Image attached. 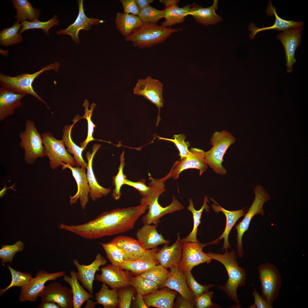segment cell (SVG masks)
Masks as SVG:
<instances>
[{
	"label": "cell",
	"mask_w": 308,
	"mask_h": 308,
	"mask_svg": "<svg viewBox=\"0 0 308 308\" xmlns=\"http://www.w3.org/2000/svg\"><path fill=\"white\" fill-rule=\"evenodd\" d=\"M148 208L145 203L104 212L95 219L77 225L64 226V229L83 238L94 239L119 234L132 229Z\"/></svg>",
	"instance_id": "1"
},
{
	"label": "cell",
	"mask_w": 308,
	"mask_h": 308,
	"mask_svg": "<svg viewBox=\"0 0 308 308\" xmlns=\"http://www.w3.org/2000/svg\"><path fill=\"white\" fill-rule=\"evenodd\" d=\"M206 255L212 260L217 261L225 267L227 271L228 278L224 285L219 288L224 291L228 296L237 304L238 308L241 307L238 299L237 289L239 287L244 286L246 279L245 270L240 267L237 261V256L234 250L230 252L225 250L223 254L209 252Z\"/></svg>",
	"instance_id": "2"
},
{
	"label": "cell",
	"mask_w": 308,
	"mask_h": 308,
	"mask_svg": "<svg viewBox=\"0 0 308 308\" xmlns=\"http://www.w3.org/2000/svg\"><path fill=\"white\" fill-rule=\"evenodd\" d=\"M149 184L151 188L150 194L141 199V203H145L148 206V213L142 218L144 224H159L160 218L166 214L171 213L184 209V206L176 198L172 196V201L168 206L163 207L159 203L158 199L160 195L165 191L164 182L161 179H155L150 178Z\"/></svg>",
	"instance_id": "3"
},
{
	"label": "cell",
	"mask_w": 308,
	"mask_h": 308,
	"mask_svg": "<svg viewBox=\"0 0 308 308\" xmlns=\"http://www.w3.org/2000/svg\"><path fill=\"white\" fill-rule=\"evenodd\" d=\"M181 30L153 23L143 24L125 37V40L132 42L135 47L144 48L163 42L171 34Z\"/></svg>",
	"instance_id": "4"
},
{
	"label": "cell",
	"mask_w": 308,
	"mask_h": 308,
	"mask_svg": "<svg viewBox=\"0 0 308 308\" xmlns=\"http://www.w3.org/2000/svg\"><path fill=\"white\" fill-rule=\"evenodd\" d=\"M212 147L205 152L206 163L215 173L221 175L226 174V170L222 165L223 156L228 149L236 139L226 130L214 133L210 139Z\"/></svg>",
	"instance_id": "5"
},
{
	"label": "cell",
	"mask_w": 308,
	"mask_h": 308,
	"mask_svg": "<svg viewBox=\"0 0 308 308\" xmlns=\"http://www.w3.org/2000/svg\"><path fill=\"white\" fill-rule=\"evenodd\" d=\"M60 65L59 63L56 62L42 67L40 70L33 74L23 73L13 77L1 73L0 84L1 86L14 91L32 95L42 102L50 109L45 102L35 91L32 84L35 79L40 74L45 71L52 70L57 72Z\"/></svg>",
	"instance_id": "6"
},
{
	"label": "cell",
	"mask_w": 308,
	"mask_h": 308,
	"mask_svg": "<svg viewBox=\"0 0 308 308\" xmlns=\"http://www.w3.org/2000/svg\"><path fill=\"white\" fill-rule=\"evenodd\" d=\"M25 130L19 134L20 146L24 151V159L27 164L32 165L39 158L45 156L41 134L37 130L33 121L27 119Z\"/></svg>",
	"instance_id": "7"
},
{
	"label": "cell",
	"mask_w": 308,
	"mask_h": 308,
	"mask_svg": "<svg viewBox=\"0 0 308 308\" xmlns=\"http://www.w3.org/2000/svg\"><path fill=\"white\" fill-rule=\"evenodd\" d=\"M260 282L261 296L272 306L278 297L281 286L282 279L278 269L269 262L259 265L258 268Z\"/></svg>",
	"instance_id": "8"
},
{
	"label": "cell",
	"mask_w": 308,
	"mask_h": 308,
	"mask_svg": "<svg viewBox=\"0 0 308 308\" xmlns=\"http://www.w3.org/2000/svg\"><path fill=\"white\" fill-rule=\"evenodd\" d=\"M255 197L247 213L242 220L237 225L235 228L237 231L236 247L238 255L242 258L244 251L242 238L244 233L248 230L250 222L253 217L257 214L264 215V211L263 209L264 203L270 200L271 197L269 194L262 186L258 185L254 189Z\"/></svg>",
	"instance_id": "9"
},
{
	"label": "cell",
	"mask_w": 308,
	"mask_h": 308,
	"mask_svg": "<svg viewBox=\"0 0 308 308\" xmlns=\"http://www.w3.org/2000/svg\"><path fill=\"white\" fill-rule=\"evenodd\" d=\"M41 135L44 153L49 159V165L52 170L62 166V162L75 166L74 158L68 152L62 140L56 139L48 131L43 132Z\"/></svg>",
	"instance_id": "10"
},
{
	"label": "cell",
	"mask_w": 308,
	"mask_h": 308,
	"mask_svg": "<svg viewBox=\"0 0 308 308\" xmlns=\"http://www.w3.org/2000/svg\"><path fill=\"white\" fill-rule=\"evenodd\" d=\"M163 84L158 80L148 76L144 79H139L133 89V93L135 95L143 96L156 105L158 108L156 126L158 125L160 120V109L163 107Z\"/></svg>",
	"instance_id": "11"
},
{
	"label": "cell",
	"mask_w": 308,
	"mask_h": 308,
	"mask_svg": "<svg viewBox=\"0 0 308 308\" xmlns=\"http://www.w3.org/2000/svg\"><path fill=\"white\" fill-rule=\"evenodd\" d=\"M190 153L177 162H176L169 173L163 179L165 181L170 177L176 180L184 170L189 169H196L199 171L201 176L208 168L205 161V152L196 148H191Z\"/></svg>",
	"instance_id": "12"
},
{
	"label": "cell",
	"mask_w": 308,
	"mask_h": 308,
	"mask_svg": "<svg viewBox=\"0 0 308 308\" xmlns=\"http://www.w3.org/2000/svg\"><path fill=\"white\" fill-rule=\"evenodd\" d=\"M65 275V272L63 271L52 273H48L44 270L39 271L35 277H33L27 285L21 288L19 296V301L35 302L47 281L54 280Z\"/></svg>",
	"instance_id": "13"
},
{
	"label": "cell",
	"mask_w": 308,
	"mask_h": 308,
	"mask_svg": "<svg viewBox=\"0 0 308 308\" xmlns=\"http://www.w3.org/2000/svg\"><path fill=\"white\" fill-rule=\"evenodd\" d=\"M208 244L197 242L183 243L182 257L178 266L184 272L191 271L194 267L200 264L210 263L212 260L203 251Z\"/></svg>",
	"instance_id": "14"
},
{
	"label": "cell",
	"mask_w": 308,
	"mask_h": 308,
	"mask_svg": "<svg viewBox=\"0 0 308 308\" xmlns=\"http://www.w3.org/2000/svg\"><path fill=\"white\" fill-rule=\"evenodd\" d=\"M303 27L289 29L279 33L277 38L281 42L285 52L287 72L293 71V64L296 62L295 54L301 44Z\"/></svg>",
	"instance_id": "15"
},
{
	"label": "cell",
	"mask_w": 308,
	"mask_h": 308,
	"mask_svg": "<svg viewBox=\"0 0 308 308\" xmlns=\"http://www.w3.org/2000/svg\"><path fill=\"white\" fill-rule=\"evenodd\" d=\"M38 297L43 302L56 303L60 308L73 307L72 294L70 289L63 286L58 282L45 286Z\"/></svg>",
	"instance_id": "16"
},
{
	"label": "cell",
	"mask_w": 308,
	"mask_h": 308,
	"mask_svg": "<svg viewBox=\"0 0 308 308\" xmlns=\"http://www.w3.org/2000/svg\"><path fill=\"white\" fill-rule=\"evenodd\" d=\"M78 4L79 7L78 13L75 21L66 28L59 30L56 33L59 35H70L72 40L79 44L80 41L78 35L80 30L82 29L88 31L90 30L92 25H97L103 23L104 21L93 17L89 18L86 16L84 11L83 0H78Z\"/></svg>",
	"instance_id": "17"
},
{
	"label": "cell",
	"mask_w": 308,
	"mask_h": 308,
	"mask_svg": "<svg viewBox=\"0 0 308 308\" xmlns=\"http://www.w3.org/2000/svg\"><path fill=\"white\" fill-rule=\"evenodd\" d=\"M62 164L63 169L68 168L70 170L77 186L76 193L74 195L70 196V205L74 204L79 200L81 208L84 210L88 202L90 192L86 168L78 166L74 167L63 162Z\"/></svg>",
	"instance_id": "18"
},
{
	"label": "cell",
	"mask_w": 308,
	"mask_h": 308,
	"mask_svg": "<svg viewBox=\"0 0 308 308\" xmlns=\"http://www.w3.org/2000/svg\"><path fill=\"white\" fill-rule=\"evenodd\" d=\"M101 274H96L95 279L112 289H119L128 286L131 277L128 272L112 264L101 268Z\"/></svg>",
	"instance_id": "19"
},
{
	"label": "cell",
	"mask_w": 308,
	"mask_h": 308,
	"mask_svg": "<svg viewBox=\"0 0 308 308\" xmlns=\"http://www.w3.org/2000/svg\"><path fill=\"white\" fill-rule=\"evenodd\" d=\"M73 263L78 271L76 275L78 280L90 293L93 294V283L95 279L96 273L101 270L99 268L101 266L106 264V260L100 254H98L94 260L88 265H81L76 259L73 260Z\"/></svg>",
	"instance_id": "20"
},
{
	"label": "cell",
	"mask_w": 308,
	"mask_h": 308,
	"mask_svg": "<svg viewBox=\"0 0 308 308\" xmlns=\"http://www.w3.org/2000/svg\"><path fill=\"white\" fill-rule=\"evenodd\" d=\"M177 236L176 240L172 245L164 244L157 253L156 257L159 264L166 269L178 267L181 261L183 242L179 233H177Z\"/></svg>",
	"instance_id": "21"
},
{
	"label": "cell",
	"mask_w": 308,
	"mask_h": 308,
	"mask_svg": "<svg viewBox=\"0 0 308 308\" xmlns=\"http://www.w3.org/2000/svg\"><path fill=\"white\" fill-rule=\"evenodd\" d=\"M26 94L1 86L0 88V121L13 114L17 108L23 105L21 100Z\"/></svg>",
	"instance_id": "22"
},
{
	"label": "cell",
	"mask_w": 308,
	"mask_h": 308,
	"mask_svg": "<svg viewBox=\"0 0 308 308\" xmlns=\"http://www.w3.org/2000/svg\"><path fill=\"white\" fill-rule=\"evenodd\" d=\"M169 269L168 277L159 288L167 287L175 290L195 306L194 297L188 287L184 272L178 267Z\"/></svg>",
	"instance_id": "23"
},
{
	"label": "cell",
	"mask_w": 308,
	"mask_h": 308,
	"mask_svg": "<svg viewBox=\"0 0 308 308\" xmlns=\"http://www.w3.org/2000/svg\"><path fill=\"white\" fill-rule=\"evenodd\" d=\"M102 145L98 144L94 145L92 146V153L88 151L86 154L87 161L86 176L90 188L89 196L94 201L106 196L111 191L110 188L104 187L99 184L93 171L92 163L94 157Z\"/></svg>",
	"instance_id": "24"
},
{
	"label": "cell",
	"mask_w": 308,
	"mask_h": 308,
	"mask_svg": "<svg viewBox=\"0 0 308 308\" xmlns=\"http://www.w3.org/2000/svg\"><path fill=\"white\" fill-rule=\"evenodd\" d=\"M158 250L157 248L146 250L138 258L134 260L125 261L120 267L123 270L140 275L159 264L156 257Z\"/></svg>",
	"instance_id": "25"
},
{
	"label": "cell",
	"mask_w": 308,
	"mask_h": 308,
	"mask_svg": "<svg viewBox=\"0 0 308 308\" xmlns=\"http://www.w3.org/2000/svg\"><path fill=\"white\" fill-rule=\"evenodd\" d=\"M211 200L214 202L212 205V209L216 213L222 212L224 214L226 218V223L225 229L220 236L216 240L208 243V244L217 243L223 238L224 243L222 250L223 251L224 250H226L231 247L228 239L231 230L238 220L245 215L247 210H244L245 208L237 210H228L222 207L214 199L211 198Z\"/></svg>",
	"instance_id": "26"
},
{
	"label": "cell",
	"mask_w": 308,
	"mask_h": 308,
	"mask_svg": "<svg viewBox=\"0 0 308 308\" xmlns=\"http://www.w3.org/2000/svg\"><path fill=\"white\" fill-rule=\"evenodd\" d=\"M266 12L268 16H275V19L273 25L270 27L259 28L256 27L254 23H251L248 27V30L251 32L249 35L250 39L254 38L256 35L261 31L271 29L283 31L290 28L302 27L304 25L302 21L287 20L280 18L277 14L275 7L272 6L271 1H269Z\"/></svg>",
	"instance_id": "27"
},
{
	"label": "cell",
	"mask_w": 308,
	"mask_h": 308,
	"mask_svg": "<svg viewBox=\"0 0 308 308\" xmlns=\"http://www.w3.org/2000/svg\"><path fill=\"white\" fill-rule=\"evenodd\" d=\"M158 225L144 224L137 230V238L146 250L156 248L160 245L170 243L169 240H165L161 234L158 233L156 230Z\"/></svg>",
	"instance_id": "28"
},
{
	"label": "cell",
	"mask_w": 308,
	"mask_h": 308,
	"mask_svg": "<svg viewBox=\"0 0 308 308\" xmlns=\"http://www.w3.org/2000/svg\"><path fill=\"white\" fill-rule=\"evenodd\" d=\"M143 296L145 303L148 308H173L177 292L167 287Z\"/></svg>",
	"instance_id": "29"
},
{
	"label": "cell",
	"mask_w": 308,
	"mask_h": 308,
	"mask_svg": "<svg viewBox=\"0 0 308 308\" xmlns=\"http://www.w3.org/2000/svg\"><path fill=\"white\" fill-rule=\"evenodd\" d=\"M112 241L123 251L126 261L136 260L146 250L139 240L130 237L118 236L114 238Z\"/></svg>",
	"instance_id": "30"
},
{
	"label": "cell",
	"mask_w": 308,
	"mask_h": 308,
	"mask_svg": "<svg viewBox=\"0 0 308 308\" xmlns=\"http://www.w3.org/2000/svg\"><path fill=\"white\" fill-rule=\"evenodd\" d=\"M218 0H214L213 5L207 8H203L194 4L191 6L187 15L193 16L197 22L204 25L215 24L222 20L215 13L218 9Z\"/></svg>",
	"instance_id": "31"
},
{
	"label": "cell",
	"mask_w": 308,
	"mask_h": 308,
	"mask_svg": "<svg viewBox=\"0 0 308 308\" xmlns=\"http://www.w3.org/2000/svg\"><path fill=\"white\" fill-rule=\"evenodd\" d=\"M70 277L65 275L63 279L70 285L72 294L74 308H80L83 303L90 299L93 298L92 294L88 293L80 284L76 272L70 271Z\"/></svg>",
	"instance_id": "32"
},
{
	"label": "cell",
	"mask_w": 308,
	"mask_h": 308,
	"mask_svg": "<svg viewBox=\"0 0 308 308\" xmlns=\"http://www.w3.org/2000/svg\"><path fill=\"white\" fill-rule=\"evenodd\" d=\"M13 5L16 11L15 22L21 23L25 21L39 20L41 10L33 7L27 0H13Z\"/></svg>",
	"instance_id": "33"
},
{
	"label": "cell",
	"mask_w": 308,
	"mask_h": 308,
	"mask_svg": "<svg viewBox=\"0 0 308 308\" xmlns=\"http://www.w3.org/2000/svg\"><path fill=\"white\" fill-rule=\"evenodd\" d=\"M115 23L116 29L125 37L143 24L138 16L119 12L116 13Z\"/></svg>",
	"instance_id": "34"
},
{
	"label": "cell",
	"mask_w": 308,
	"mask_h": 308,
	"mask_svg": "<svg viewBox=\"0 0 308 308\" xmlns=\"http://www.w3.org/2000/svg\"><path fill=\"white\" fill-rule=\"evenodd\" d=\"M78 120L77 119L75 120L72 124L66 125L64 127L62 140L67 148L66 149L68 152L73 155L77 166H81L86 168L87 163L84 161L82 156V152L85 150L74 143L72 140L71 136L72 127Z\"/></svg>",
	"instance_id": "35"
},
{
	"label": "cell",
	"mask_w": 308,
	"mask_h": 308,
	"mask_svg": "<svg viewBox=\"0 0 308 308\" xmlns=\"http://www.w3.org/2000/svg\"><path fill=\"white\" fill-rule=\"evenodd\" d=\"M208 198L206 196L204 197L203 204L200 208L198 210H196L194 207L193 202L191 198L189 200V205L187 209L191 212L193 214V226L191 232L185 238L182 239L183 243L188 242H197L199 241L197 238L198 228L201 222L200 219L202 214L205 210L208 212L210 208L207 204Z\"/></svg>",
	"instance_id": "36"
},
{
	"label": "cell",
	"mask_w": 308,
	"mask_h": 308,
	"mask_svg": "<svg viewBox=\"0 0 308 308\" xmlns=\"http://www.w3.org/2000/svg\"><path fill=\"white\" fill-rule=\"evenodd\" d=\"M191 7L190 5H187L181 8L174 5L166 8L164 10L163 17L165 20L162 23V26L167 27L182 23L189 12Z\"/></svg>",
	"instance_id": "37"
},
{
	"label": "cell",
	"mask_w": 308,
	"mask_h": 308,
	"mask_svg": "<svg viewBox=\"0 0 308 308\" xmlns=\"http://www.w3.org/2000/svg\"><path fill=\"white\" fill-rule=\"evenodd\" d=\"M96 304L102 305L104 308H115L119 303V291L118 289H110L108 286L103 283L99 291L95 294Z\"/></svg>",
	"instance_id": "38"
},
{
	"label": "cell",
	"mask_w": 308,
	"mask_h": 308,
	"mask_svg": "<svg viewBox=\"0 0 308 308\" xmlns=\"http://www.w3.org/2000/svg\"><path fill=\"white\" fill-rule=\"evenodd\" d=\"M22 27L21 23L15 22L11 27L4 28L0 32V44L6 46L21 43L23 37L19 32Z\"/></svg>",
	"instance_id": "39"
},
{
	"label": "cell",
	"mask_w": 308,
	"mask_h": 308,
	"mask_svg": "<svg viewBox=\"0 0 308 308\" xmlns=\"http://www.w3.org/2000/svg\"><path fill=\"white\" fill-rule=\"evenodd\" d=\"M129 283L134 288L137 293L143 296L158 290L159 288L157 283L140 275L131 276Z\"/></svg>",
	"instance_id": "40"
},
{
	"label": "cell",
	"mask_w": 308,
	"mask_h": 308,
	"mask_svg": "<svg viewBox=\"0 0 308 308\" xmlns=\"http://www.w3.org/2000/svg\"><path fill=\"white\" fill-rule=\"evenodd\" d=\"M100 244L111 264L120 267L124 262L126 261L123 251L112 240Z\"/></svg>",
	"instance_id": "41"
},
{
	"label": "cell",
	"mask_w": 308,
	"mask_h": 308,
	"mask_svg": "<svg viewBox=\"0 0 308 308\" xmlns=\"http://www.w3.org/2000/svg\"><path fill=\"white\" fill-rule=\"evenodd\" d=\"M57 15H54L52 18L45 22L40 21L39 20L33 21H24L21 23L22 27L19 33L21 34L29 29H40L45 34L48 35L49 29L53 27L59 25V21Z\"/></svg>",
	"instance_id": "42"
},
{
	"label": "cell",
	"mask_w": 308,
	"mask_h": 308,
	"mask_svg": "<svg viewBox=\"0 0 308 308\" xmlns=\"http://www.w3.org/2000/svg\"><path fill=\"white\" fill-rule=\"evenodd\" d=\"M7 268L9 270L11 276V281L10 284L4 289H0V295L1 296L10 288L14 287L21 288L27 285L33 278L31 274L23 273L16 271L7 264Z\"/></svg>",
	"instance_id": "43"
},
{
	"label": "cell",
	"mask_w": 308,
	"mask_h": 308,
	"mask_svg": "<svg viewBox=\"0 0 308 308\" xmlns=\"http://www.w3.org/2000/svg\"><path fill=\"white\" fill-rule=\"evenodd\" d=\"M169 273L170 271L167 269L159 264L155 266L140 275L155 282L159 285L160 287L167 279Z\"/></svg>",
	"instance_id": "44"
},
{
	"label": "cell",
	"mask_w": 308,
	"mask_h": 308,
	"mask_svg": "<svg viewBox=\"0 0 308 308\" xmlns=\"http://www.w3.org/2000/svg\"><path fill=\"white\" fill-rule=\"evenodd\" d=\"M89 104L88 101L87 100H85L83 104V106L84 107L85 114L80 117L81 118L86 119L87 120L88 123L87 137L84 141L80 143V147L84 148V150L89 142L95 140L93 137V133L94 128L97 127L94 124L91 120L93 112L96 105L94 103H92L90 106L91 109L89 110Z\"/></svg>",
	"instance_id": "45"
},
{
	"label": "cell",
	"mask_w": 308,
	"mask_h": 308,
	"mask_svg": "<svg viewBox=\"0 0 308 308\" xmlns=\"http://www.w3.org/2000/svg\"><path fill=\"white\" fill-rule=\"evenodd\" d=\"M2 246L0 249V258L2 260V264L8 262L11 264L15 254L22 251L25 245L22 242L19 240L13 244L3 245Z\"/></svg>",
	"instance_id": "46"
},
{
	"label": "cell",
	"mask_w": 308,
	"mask_h": 308,
	"mask_svg": "<svg viewBox=\"0 0 308 308\" xmlns=\"http://www.w3.org/2000/svg\"><path fill=\"white\" fill-rule=\"evenodd\" d=\"M164 13V10H159L149 5L140 11L138 17L143 24H156L163 17Z\"/></svg>",
	"instance_id": "47"
},
{
	"label": "cell",
	"mask_w": 308,
	"mask_h": 308,
	"mask_svg": "<svg viewBox=\"0 0 308 308\" xmlns=\"http://www.w3.org/2000/svg\"><path fill=\"white\" fill-rule=\"evenodd\" d=\"M124 151L120 157V164L117 175L113 178V183L115 187L113 190L112 196L116 200L119 199L121 195L120 189L121 186L125 184L126 179V176L123 173V169L125 165L124 158Z\"/></svg>",
	"instance_id": "48"
},
{
	"label": "cell",
	"mask_w": 308,
	"mask_h": 308,
	"mask_svg": "<svg viewBox=\"0 0 308 308\" xmlns=\"http://www.w3.org/2000/svg\"><path fill=\"white\" fill-rule=\"evenodd\" d=\"M184 273L188 287L195 298L198 297L203 293L208 291L210 288L217 286L212 284L202 285L196 280L191 271L185 272Z\"/></svg>",
	"instance_id": "49"
},
{
	"label": "cell",
	"mask_w": 308,
	"mask_h": 308,
	"mask_svg": "<svg viewBox=\"0 0 308 308\" xmlns=\"http://www.w3.org/2000/svg\"><path fill=\"white\" fill-rule=\"evenodd\" d=\"M186 137V135L184 134L174 135L173 139L158 136L159 139L169 141L175 144L179 152V156L181 157L180 159L187 156L191 153L190 151L188 149V147L190 145V142L189 141H185Z\"/></svg>",
	"instance_id": "50"
},
{
	"label": "cell",
	"mask_w": 308,
	"mask_h": 308,
	"mask_svg": "<svg viewBox=\"0 0 308 308\" xmlns=\"http://www.w3.org/2000/svg\"><path fill=\"white\" fill-rule=\"evenodd\" d=\"M213 297L212 291H207L203 293L194 299L195 307L197 308H221L218 305L213 303L212 299Z\"/></svg>",
	"instance_id": "51"
},
{
	"label": "cell",
	"mask_w": 308,
	"mask_h": 308,
	"mask_svg": "<svg viewBox=\"0 0 308 308\" xmlns=\"http://www.w3.org/2000/svg\"><path fill=\"white\" fill-rule=\"evenodd\" d=\"M127 287L119 289L118 305L119 308H129L130 307L132 298L135 292V290Z\"/></svg>",
	"instance_id": "52"
},
{
	"label": "cell",
	"mask_w": 308,
	"mask_h": 308,
	"mask_svg": "<svg viewBox=\"0 0 308 308\" xmlns=\"http://www.w3.org/2000/svg\"><path fill=\"white\" fill-rule=\"evenodd\" d=\"M146 181L144 179H142L137 182H133L126 179L125 184L131 186L137 190L143 198L147 196L151 191V187L149 185L147 186L145 184Z\"/></svg>",
	"instance_id": "53"
},
{
	"label": "cell",
	"mask_w": 308,
	"mask_h": 308,
	"mask_svg": "<svg viewBox=\"0 0 308 308\" xmlns=\"http://www.w3.org/2000/svg\"><path fill=\"white\" fill-rule=\"evenodd\" d=\"M123 8L124 13H131L138 15L140 10L135 0H120L119 1Z\"/></svg>",
	"instance_id": "54"
},
{
	"label": "cell",
	"mask_w": 308,
	"mask_h": 308,
	"mask_svg": "<svg viewBox=\"0 0 308 308\" xmlns=\"http://www.w3.org/2000/svg\"><path fill=\"white\" fill-rule=\"evenodd\" d=\"M252 295L254 299V303L249 308H272L273 307L269 305L260 295L256 290L254 288Z\"/></svg>",
	"instance_id": "55"
},
{
	"label": "cell",
	"mask_w": 308,
	"mask_h": 308,
	"mask_svg": "<svg viewBox=\"0 0 308 308\" xmlns=\"http://www.w3.org/2000/svg\"><path fill=\"white\" fill-rule=\"evenodd\" d=\"M176 300L174 303L173 308H193L195 306L190 301L187 300L179 294L177 295Z\"/></svg>",
	"instance_id": "56"
},
{
	"label": "cell",
	"mask_w": 308,
	"mask_h": 308,
	"mask_svg": "<svg viewBox=\"0 0 308 308\" xmlns=\"http://www.w3.org/2000/svg\"><path fill=\"white\" fill-rule=\"evenodd\" d=\"M135 303L138 308H148L144 302L143 296L137 293L135 299Z\"/></svg>",
	"instance_id": "57"
},
{
	"label": "cell",
	"mask_w": 308,
	"mask_h": 308,
	"mask_svg": "<svg viewBox=\"0 0 308 308\" xmlns=\"http://www.w3.org/2000/svg\"><path fill=\"white\" fill-rule=\"evenodd\" d=\"M140 10L149 5L153 0H135Z\"/></svg>",
	"instance_id": "58"
},
{
	"label": "cell",
	"mask_w": 308,
	"mask_h": 308,
	"mask_svg": "<svg viewBox=\"0 0 308 308\" xmlns=\"http://www.w3.org/2000/svg\"><path fill=\"white\" fill-rule=\"evenodd\" d=\"M38 308H60L56 303L52 302H41Z\"/></svg>",
	"instance_id": "59"
},
{
	"label": "cell",
	"mask_w": 308,
	"mask_h": 308,
	"mask_svg": "<svg viewBox=\"0 0 308 308\" xmlns=\"http://www.w3.org/2000/svg\"><path fill=\"white\" fill-rule=\"evenodd\" d=\"M159 1L161 3L164 4L166 8H167L174 5H177L179 1L177 0H160Z\"/></svg>",
	"instance_id": "60"
},
{
	"label": "cell",
	"mask_w": 308,
	"mask_h": 308,
	"mask_svg": "<svg viewBox=\"0 0 308 308\" xmlns=\"http://www.w3.org/2000/svg\"><path fill=\"white\" fill-rule=\"evenodd\" d=\"M87 303L85 308H93L94 307L95 305L96 304V302H93L89 299L87 301Z\"/></svg>",
	"instance_id": "61"
},
{
	"label": "cell",
	"mask_w": 308,
	"mask_h": 308,
	"mask_svg": "<svg viewBox=\"0 0 308 308\" xmlns=\"http://www.w3.org/2000/svg\"><path fill=\"white\" fill-rule=\"evenodd\" d=\"M15 185H14L11 187H10L8 188H7V187L5 185H4L3 189L0 192V197L1 198L5 194H6V190L7 189H11L12 188H13L14 186Z\"/></svg>",
	"instance_id": "62"
},
{
	"label": "cell",
	"mask_w": 308,
	"mask_h": 308,
	"mask_svg": "<svg viewBox=\"0 0 308 308\" xmlns=\"http://www.w3.org/2000/svg\"><path fill=\"white\" fill-rule=\"evenodd\" d=\"M0 53L1 54L3 55H4L5 56H7L8 55V50L5 51L0 49Z\"/></svg>",
	"instance_id": "63"
}]
</instances>
